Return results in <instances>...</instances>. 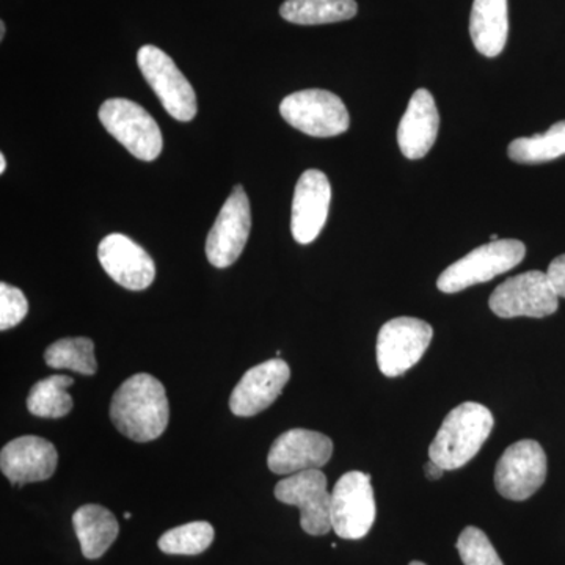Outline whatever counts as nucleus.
Listing matches in <instances>:
<instances>
[{
    "mask_svg": "<svg viewBox=\"0 0 565 565\" xmlns=\"http://www.w3.org/2000/svg\"><path fill=\"white\" fill-rule=\"evenodd\" d=\"M434 330L416 318H396L384 323L377 337V364L386 377H399L423 359Z\"/></svg>",
    "mask_w": 565,
    "mask_h": 565,
    "instance_id": "obj_8",
    "label": "nucleus"
},
{
    "mask_svg": "<svg viewBox=\"0 0 565 565\" xmlns=\"http://www.w3.org/2000/svg\"><path fill=\"white\" fill-rule=\"evenodd\" d=\"M29 311L28 299L21 289L0 282V330L13 329Z\"/></svg>",
    "mask_w": 565,
    "mask_h": 565,
    "instance_id": "obj_27",
    "label": "nucleus"
},
{
    "mask_svg": "<svg viewBox=\"0 0 565 565\" xmlns=\"http://www.w3.org/2000/svg\"><path fill=\"white\" fill-rule=\"evenodd\" d=\"M44 362L54 370H70L84 375L98 371L95 344L88 338H63L51 344L44 352Z\"/></svg>",
    "mask_w": 565,
    "mask_h": 565,
    "instance_id": "obj_24",
    "label": "nucleus"
},
{
    "mask_svg": "<svg viewBox=\"0 0 565 565\" xmlns=\"http://www.w3.org/2000/svg\"><path fill=\"white\" fill-rule=\"evenodd\" d=\"M375 522L374 490L371 476L349 471L341 476L332 492V530L341 539L359 541Z\"/></svg>",
    "mask_w": 565,
    "mask_h": 565,
    "instance_id": "obj_9",
    "label": "nucleus"
},
{
    "mask_svg": "<svg viewBox=\"0 0 565 565\" xmlns=\"http://www.w3.org/2000/svg\"><path fill=\"white\" fill-rule=\"evenodd\" d=\"M3 36H6V22H0V40H3Z\"/></svg>",
    "mask_w": 565,
    "mask_h": 565,
    "instance_id": "obj_31",
    "label": "nucleus"
},
{
    "mask_svg": "<svg viewBox=\"0 0 565 565\" xmlns=\"http://www.w3.org/2000/svg\"><path fill=\"white\" fill-rule=\"evenodd\" d=\"M508 154L519 163L555 161L565 154V121L556 122L544 134L515 139L509 145Z\"/></svg>",
    "mask_w": 565,
    "mask_h": 565,
    "instance_id": "obj_23",
    "label": "nucleus"
},
{
    "mask_svg": "<svg viewBox=\"0 0 565 565\" xmlns=\"http://www.w3.org/2000/svg\"><path fill=\"white\" fill-rule=\"evenodd\" d=\"M98 117L106 131L120 141L134 158L151 162L161 154V129L139 104L125 98L107 99Z\"/></svg>",
    "mask_w": 565,
    "mask_h": 565,
    "instance_id": "obj_4",
    "label": "nucleus"
},
{
    "mask_svg": "<svg viewBox=\"0 0 565 565\" xmlns=\"http://www.w3.org/2000/svg\"><path fill=\"white\" fill-rule=\"evenodd\" d=\"M137 63L145 81L150 84L163 109L178 121H191L196 115V96L191 82L174 65L172 57L159 47H140Z\"/></svg>",
    "mask_w": 565,
    "mask_h": 565,
    "instance_id": "obj_7",
    "label": "nucleus"
},
{
    "mask_svg": "<svg viewBox=\"0 0 565 565\" xmlns=\"http://www.w3.org/2000/svg\"><path fill=\"white\" fill-rule=\"evenodd\" d=\"M6 169H7L6 156L0 154V173H6Z\"/></svg>",
    "mask_w": 565,
    "mask_h": 565,
    "instance_id": "obj_30",
    "label": "nucleus"
},
{
    "mask_svg": "<svg viewBox=\"0 0 565 565\" xmlns=\"http://www.w3.org/2000/svg\"><path fill=\"white\" fill-rule=\"evenodd\" d=\"M57 463L55 446L33 435L14 438L0 452V468L13 486L46 481L57 470Z\"/></svg>",
    "mask_w": 565,
    "mask_h": 565,
    "instance_id": "obj_17",
    "label": "nucleus"
},
{
    "mask_svg": "<svg viewBox=\"0 0 565 565\" xmlns=\"http://www.w3.org/2000/svg\"><path fill=\"white\" fill-rule=\"evenodd\" d=\"M545 479V451L534 440H520L509 446L494 468L498 493L512 501L533 497L544 486Z\"/></svg>",
    "mask_w": 565,
    "mask_h": 565,
    "instance_id": "obj_11",
    "label": "nucleus"
},
{
    "mask_svg": "<svg viewBox=\"0 0 565 565\" xmlns=\"http://www.w3.org/2000/svg\"><path fill=\"white\" fill-rule=\"evenodd\" d=\"M214 535L211 523L192 522L167 531L158 545L167 555L195 556L210 548Z\"/></svg>",
    "mask_w": 565,
    "mask_h": 565,
    "instance_id": "obj_25",
    "label": "nucleus"
},
{
    "mask_svg": "<svg viewBox=\"0 0 565 565\" xmlns=\"http://www.w3.org/2000/svg\"><path fill=\"white\" fill-rule=\"evenodd\" d=\"M275 498L282 504L300 509V526L310 535L332 531V493L321 470L300 471L275 487Z\"/></svg>",
    "mask_w": 565,
    "mask_h": 565,
    "instance_id": "obj_10",
    "label": "nucleus"
},
{
    "mask_svg": "<svg viewBox=\"0 0 565 565\" xmlns=\"http://www.w3.org/2000/svg\"><path fill=\"white\" fill-rule=\"evenodd\" d=\"M498 318H546L556 313L559 296L541 270L515 275L501 282L489 300Z\"/></svg>",
    "mask_w": 565,
    "mask_h": 565,
    "instance_id": "obj_6",
    "label": "nucleus"
},
{
    "mask_svg": "<svg viewBox=\"0 0 565 565\" xmlns=\"http://www.w3.org/2000/svg\"><path fill=\"white\" fill-rule=\"evenodd\" d=\"M457 550L465 565H504L484 531L476 526L465 527Z\"/></svg>",
    "mask_w": 565,
    "mask_h": 565,
    "instance_id": "obj_26",
    "label": "nucleus"
},
{
    "mask_svg": "<svg viewBox=\"0 0 565 565\" xmlns=\"http://www.w3.org/2000/svg\"><path fill=\"white\" fill-rule=\"evenodd\" d=\"M169 418L166 388L150 374L132 375L111 397V423L118 433L139 444L161 437Z\"/></svg>",
    "mask_w": 565,
    "mask_h": 565,
    "instance_id": "obj_1",
    "label": "nucleus"
},
{
    "mask_svg": "<svg viewBox=\"0 0 565 565\" xmlns=\"http://www.w3.org/2000/svg\"><path fill=\"white\" fill-rule=\"evenodd\" d=\"M332 203V185L319 170H307L294 191L291 232L299 244H311L321 234Z\"/></svg>",
    "mask_w": 565,
    "mask_h": 565,
    "instance_id": "obj_14",
    "label": "nucleus"
},
{
    "mask_svg": "<svg viewBox=\"0 0 565 565\" xmlns=\"http://www.w3.org/2000/svg\"><path fill=\"white\" fill-rule=\"evenodd\" d=\"M356 11L355 0H286L280 14L292 24L319 25L352 20Z\"/></svg>",
    "mask_w": 565,
    "mask_h": 565,
    "instance_id": "obj_21",
    "label": "nucleus"
},
{
    "mask_svg": "<svg viewBox=\"0 0 565 565\" xmlns=\"http://www.w3.org/2000/svg\"><path fill=\"white\" fill-rule=\"evenodd\" d=\"M440 115L430 92L419 88L408 102L403 120L397 129V143L405 158L423 159L437 140Z\"/></svg>",
    "mask_w": 565,
    "mask_h": 565,
    "instance_id": "obj_18",
    "label": "nucleus"
},
{
    "mask_svg": "<svg viewBox=\"0 0 565 565\" xmlns=\"http://www.w3.org/2000/svg\"><path fill=\"white\" fill-rule=\"evenodd\" d=\"M250 228V202L243 185H236L207 234L206 256L212 266L225 269L236 263L247 244Z\"/></svg>",
    "mask_w": 565,
    "mask_h": 565,
    "instance_id": "obj_12",
    "label": "nucleus"
},
{
    "mask_svg": "<svg viewBox=\"0 0 565 565\" xmlns=\"http://www.w3.org/2000/svg\"><path fill=\"white\" fill-rule=\"evenodd\" d=\"M103 269L111 280L131 291H143L154 281V262L143 247L125 234H109L98 247Z\"/></svg>",
    "mask_w": 565,
    "mask_h": 565,
    "instance_id": "obj_15",
    "label": "nucleus"
},
{
    "mask_svg": "<svg viewBox=\"0 0 565 565\" xmlns=\"http://www.w3.org/2000/svg\"><path fill=\"white\" fill-rule=\"evenodd\" d=\"M125 519H126V520L131 519V514H129V512H126V514H125Z\"/></svg>",
    "mask_w": 565,
    "mask_h": 565,
    "instance_id": "obj_34",
    "label": "nucleus"
},
{
    "mask_svg": "<svg viewBox=\"0 0 565 565\" xmlns=\"http://www.w3.org/2000/svg\"><path fill=\"white\" fill-rule=\"evenodd\" d=\"M526 255L525 244L516 239H498L481 245L462 259L451 264L438 277L437 288L441 292L455 294L493 280L498 275L509 273L523 262Z\"/></svg>",
    "mask_w": 565,
    "mask_h": 565,
    "instance_id": "obj_3",
    "label": "nucleus"
},
{
    "mask_svg": "<svg viewBox=\"0 0 565 565\" xmlns=\"http://www.w3.org/2000/svg\"><path fill=\"white\" fill-rule=\"evenodd\" d=\"M333 455V441L327 435L308 429H291L274 441L267 456L269 470L275 475H296L321 470Z\"/></svg>",
    "mask_w": 565,
    "mask_h": 565,
    "instance_id": "obj_13",
    "label": "nucleus"
},
{
    "mask_svg": "<svg viewBox=\"0 0 565 565\" xmlns=\"http://www.w3.org/2000/svg\"><path fill=\"white\" fill-rule=\"evenodd\" d=\"M493 415L486 405L463 403L446 415L429 446V459L445 471L470 462L484 446L493 429Z\"/></svg>",
    "mask_w": 565,
    "mask_h": 565,
    "instance_id": "obj_2",
    "label": "nucleus"
},
{
    "mask_svg": "<svg viewBox=\"0 0 565 565\" xmlns=\"http://www.w3.org/2000/svg\"><path fill=\"white\" fill-rule=\"evenodd\" d=\"M546 275H548V280L552 282L553 288H555L559 299L561 297L565 299V255L557 256V258L553 259Z\"/></svg>",
    "mask_w": 565,
    "mask_h": 565,
    "instance_id": "obj_28",
    "label": "nucleus"
},
{
    "mask_svg": "<svg viewBox=\"0 0 565 565\" xmlns=\"http://www.w3.org/2000/svg\"><path fill=\"white\" fill-rule=\"evenodd\" d=\"M424 471H426L427 479H430V481H437V479H440L445 473L444 468L435 463L434 460H429V462L426 463Z\"/></svg>",
    "mask_w": 565,
    "mask_h": 565,
    "instance_id": "obj_29",
    "label": "nucleus"
},
{
    "mask_svg": "<svg viewBox=\"0 0 565 565\" xmlns=\"http://www.w3.org/2000/svg\"><path fill=\"white\" fill-rule=\"evenodd\" d=\"M408 565H426V564L419 563V561H414V563H411Z\"/></svg>",
    "mask_w": 565,
    "mask_h": 565,
    "instance_id": "obj_32",
    "label": "nucleus"
},
{
    "mask_svg": "<svg viewBox=\"0 0 565 565\" xmlns=\"http://www.w3.org/2000/svg\"><path fill=\"white\" fill-rule=\"evenodd\" d=\"M470 35L479 54L489 58L500 55L509 35L508 0H475Z\"/></svg>",
    "mask_w": 565,
    "mask_h": 565,
    "instance_id": "obj_19",
    "label": "nucleus"
},
{
    "mask_svg": "<svg viewBox=\"0 0 565 565\" xmlns=\"http://www.w3.org/2000/svg\"><path fill=\"white\" fill-rule=\"evenodd\" d=\"M74 384L68 375H51L32 386L28 397V408L40 418H63L73 411V397L68 388Z\"/></svg>",
    "mask_w": 565,
    "mask_h": 565,
    "instance_id": "obj_22",
    "label": "nucleus"
},
{
    "mask_svg": "<svg viewBox=\"0 0 565 565\" xmlns=\"http://www.w3.org/2000/svg\"><path fill=\"white\" fill-rule=\"evenodd\" d=\"M291 377V370L280 359L256 364L243 375L230 397L236 416H255L270 407Z\"/></svg>",
    "mask_w": 565,
    "mask_h": 565,
    "instance_id": "obj_16",
    "label": "nucleus"
},
{
    "mask_svg": "<svg viewBox=\"0 0 565 565\" xmlns=\"http://www.w3.org/2000/svg\"><path fill=\"white\" fill-rule=\"evenodd\" d=\"M490 239L498 241V234H492V236H490Z\"/></svg>",
    "mask_w": 565,
    "mask_h": 565,
    "instance_id": "obj_33",
    "label": "nucleus"
},
{
    "mask_svg": "<svg viewBox=\"0 0 565 565\" xmlns=\"http://www.w3.org/2000/svg\"><path fill=\"white\" fill-rule=\"evenodd\" d=\"M74 533L79 539L82 555L99 559L117 541L120 525L109 509L99 504H85L73 515Z\"/></svg>",
    "mask_w": 565,
    "mask_h": 565,
    "instance_id": "obj_20",
    "label": "nucleus"
},
{
    "mask_svg": "<svg viewBox=\"0 0 565 565\" xmlns=\"http://www.w3.org/2000/svg\"><path fill=\"white\" fill-rule=\"evenodd\" d=\"M280 114L292 128L311 137H334L344 134L351 125L348 107L332 92L311 88L286 96Z\"/></svg>",
    "mask_w": 565,
    "mask_h": 565,
    "instance_id": "obj_5",
    "label": "nucleus"
}]
</instances>
